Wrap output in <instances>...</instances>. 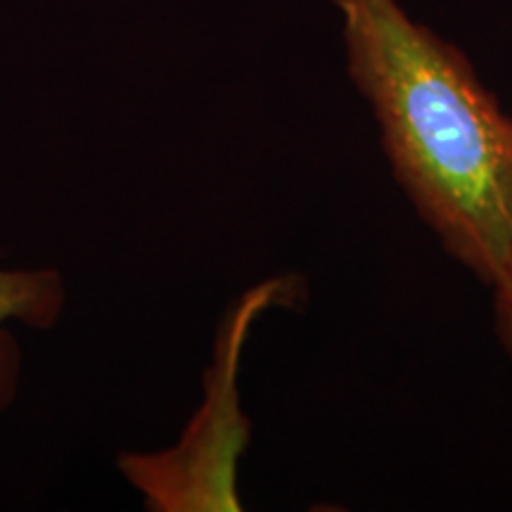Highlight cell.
<instances>
[{"instance_id":"obj_1","label":"cell","mask_w":512,"mask_h":512,"mask_svg":"<svg viewBox=\"0 0 512 512\" xmlns=\"http://www.w3.org/2000/svg\"><path fill=\"white\" fill-rule=\"evenodd\" d=\"M332 3L396 183L448 254L494 287L512 252V119L470 60L399 0Z\"/></svg>"},{"instance_id":"obj_2","label":"cell","mask_w":512,"mask_h":512,"mask_svg":"<svg viewBox=\"0 0 512 512\" xmlns=\"http://www.w3.org/2000/svg\"><path fill=\"white\" fill-rule=\"evenodd\" d=\"M67 287L55 268H17L0 256V415L19 396L22 347L17 328L53 330L60 323Z\"/></svg>"},{"instance_id":"obj_3","label":"cell","mask_w":512,"mask_h":512,"mask_svg":"<svg viewBox=\"0 0 512 512\" xmlns=\"http://www.w3.org/2000/svg\"><path fill=\"white\" fill-rule=\"evenodd\" d=\"M496 292V328L498 335H501L505 349L512 358V252L508 264H505V271L501 280L494 285Z\"/></svg>"}]
</instances>
